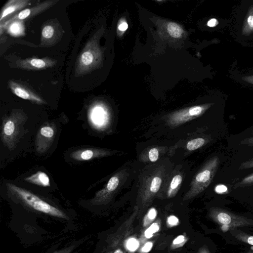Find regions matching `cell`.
<instances>
[{
    "label": "cell",
    "mask_w": 253,
    "mask_h": 253,
    "mask_svg": "<svg viewBox=\"0 0 253 253\" xmlns=\"http://www.w3.org/2000/svg\"><path fill=\"white\" fill-rule=\"evenodd\" d=\"M247 253H253V251H250V252H248Z\"/></svg>",
    "instance_id": "37"
},
{
    "label": "cell",
    "mask_w": 253,
    "mask_h": 253,
    "mask_svg": "<svg viewBox=\"0 0 253 253\" xmlns=\"http://www.w3.org/2000/svg\"><path fill=\"white\" fill-rule=\"evenodd\" d=\"M55 134L53 125L47 124L42 126L37 134L35 146L36 151L40 154L45 152L52 143Z\"/></svg>",
    "instance_id": "8"
},
{
    "label": "cell",
    "mask_w": 253,
    "mask_h": 253,
    "mask_svg": "<svg viewBox=\"0 0 253 253\" xmlns=\"http://www.w3.org/2000/svg\"><path fill=\"white\" fill-rule=\"evenodd\" d=\"M153 247V243L151 242H147L141 249L142 253H147L149 252Z\"/></svg>",
    "instance_id": "30"
},
{
    "label": "cell",
    "mask_w": 253,
    "mask_h": 253,
    "mask_svg": "<svg viewBox=\"0 0 253 253\" xmlns=\"http://www.w3.org/2000/svg\"><path fill=\"white\" fill-rule=\"evenodd\" d=\"M25 180L39 186L48 187L50 186L49 178L45 172L38 171L36 173L27 177Z\"/></svg>",
    "instance_id": "14"
},
{
    "label": "cell",
    "mask_w": 253,
    "mask_h": 253,
    "mask_svg": "<svg viewBox=\"0 0 253 253\" xmlns=\"http://www.w3.org/2000/svg\"><path fill=\"white\" fill-rule=\"evenodd\" d=\"M89 124L92 128L103 130L109 122V114L107 108L102 103L96 102L92 104L87 112Z\"/></svg>",
    "instance_id": "5"
},
{
    "label": "cell",
    "mask_w": 253,
    "mask_h": 253,
    "mask_svg": "<svg viewBox=\"0 0 253 253\" xmlns=\"http://www.w3.org/2000/svg\"><path fill=\"white\" fill-rule=\"evenodd\" d=\"M182 180V177L180 175L177 174L175 175L170 182V189L174 190L176 189L181 184Z\"/></svg>",
    "instance_id": "23"
},
{
    "label": "cell",
    "mask_w": 253,
    "mask_h": 253,
    "mask_svg": "<svg viewBox=\"0 0 253 253\" xmlns=\"http://www.w3.org/2000/svg\"><path fill=\"white\" fill-rule=\"evenodd\" d=\"M8 85L11 91L20 98L39 104L45 103L44 100L37 94L21 84L10 80L8 82Z\"/></svg>",
    "instance_id": "11"
},
{
    "label": "cell",
    "mask_w": 253,
    "mask_h": 253,
    "mask_svg": "<svg viewBox=\"0 0 253 253\" xmlns=\"http://www.w3.org/2000/svg\"><path fill=\"white\" fill-rule=\"evenodd\" d=\"M198 253H210V252L206 247H203L199 249Z\"/></svg>",
    "instance_id": "34"
},
{
    "label": "cell",
    "mask_w": 253,
    "mask_h": 253,
    "mask_svg": "<svg viewBox=\"0 0 253 253\" xmlns=\"http://www.w3.org/2000/svg\"><path fill=\"white\" fill-rule=\"evenodd\" d=\"M162 183V179L158 176L154 177L150 185V191L153 193H156L159 190Z\"/></svg>",
    "instance_id": "22"
},
{
    "label": "cell",
    "mask_w": 253,
    "mask_h": 253,
    "mask_svg": "<svg viewBox=\"0 0 253 253\" xmlns=\"http://www.w3.org/2000/svg\"><path fill=\"white\" fill-rule=\"evenodd\" d=\"M253 168V157L242 163L239 167V169Z\"/></svg>",
    "instance_id": "28"
},
{
    "label": "cell",
    "mask_w": 253,
    "mask_h": 253,
    "mask_svg": "<svg viewBox=\"0 0 253 253\" xmlns=\"http://www.w3.org/2000/svg\"><path fill=\"white\" fill-rule=\"evenodd\" d=\"M210 217L217 223L224 231L238 227L253 224V220L246 217L235 214L226 210L214 207L211 209Z\"/></svg>",
    "instance_id": "4"
},
{
    "label": "cell",
    "mask_w": 253,
    "mask_h": 253,
    "mask_svg": "<svg viewBox=\"0 0 253 253\" xmlns=\"http://www.w3.org/2000/svg\"><path fill=\"white\" fill-rule=\"evenodd\" d=\"M126 246L130 251H132L135 250L137 248L138 246V243L135 239L130 238L128 240L126 243Z\"/></svg>",
    "instance_id": "25"
},
{
    "label": "cell",
    "mask_w": 253,
    "mask_h": 253,
    "mask_svg": "<svg viewBox=\"0 0 253 253\" xmlns=\"http://www.w3.org/2000/svg\"><path fill=\"white\" fill-rule=\"evenodd\" d=\"M148 156L151 162H154L156 161L159 157V152L158 150L155 148L150 149L149 152Z\"/></svg>",
    "instance_id": "26"
},
{
    "label": "cell",
    "mask_w": 253,
    "mask_h": 253,
    "mask_svg": "<svg viewBox=\"0 0 253 253\" xmlns=\"http://www.w3.org/2000/svg\"><path fill=\"white\" fill-rule=\"evenodd\" d=\"M56 63L55 60L48 57L19 59L15 63L17 67L30 70H43L53 67Z\"/></svg>",
    "instance_id": "9"
},
{
    "label": "cell",
    "mask_w": 253,
    "mask_h": 253,
    "mask_svg": "<svg viewBox=\"0 0 253 253\" xmlns=\"http://www.w3.org/2000/svg\"><path fill=\"white\" fill-rule=\"evenodd\" d=\"M63 32L60 24L55 20L47 22L42 27L41 45L50 46L55 44L60 40Z\"/></svg>",
    "instance_id": "6"
},
{
    "label": "cell",
    "mask_w": 253,
    "mask_h": 253,
    "mask_svg": "<svg viewBox=\"0 0 253 253\" xmlns=\"http://www.w3.org/2000/svg\"><path fill=\"white\" fill-rule=\"evenodd\" d=\"M160 229L159 225L157 222L153 223L145 231L144 235L147 238L152 237L154 234L157 232Z\"/></svg>",
    "instance_id": "21"
},
{
    "label": "cell",
    "mask_w": 253,
    "mask_h": 253,
    "mask_svg": "<svg viewBox=\"0 0 253 253\" xmlns=\"http://www.w3.org/2000/svg\"><path fill=\"white\" fill-rule=\"evenodd\" d=\"M7 32L13 36H20L24 35V26L22 21H13L4 27Z\"/></svg>",
    "instance_id": "15"
},
{
    "label": "cell",
    "mask_w": 253,
    "mask_h": 253,
    "mask_svg": "<svg viewBox=\"0 0 253 253\" xmlns=\"http://www.w3.org/2000/svg\"><path fill=\"white\" fill-rule=\"evenodd\" d=\"M167 30L169 35L174 38H180L183 33L180 26L174 22H169L167 24Z\"/></svg>",
    "instance_id": "17"
},
{
    "label": "cell",
    "mask_w": 253,
    "mask_h": 253,
    "mask_svg": "<svg viewBox=\"0 0 253 253\" xmlns=\"http://www.w3.org/2000/svg\"><path fill=\"white\" fill-rule=\"evenodd\" d=\"M205 143V139L203 138H197L189 141L186 147L190 151L195 150L202 147Z\"/></svg>",
    "instance_id": "18"
},
{
    "label": "cell",
    "mask_w": 253,
    "mask_h": 253,
    "mask_svg": "<svg viewBox=\"0 0 253 253\" xmlns=\"http://www.w3.org/2000/svg\"><path fill=\"white\" fill-rule=\"evenodd\" d=\"M186 241L185 237L183 235H179L175 238L173 242L172 245L175 247H178L180 246H182Z\"/></svg>",
    "instance_id": "24"
},
{
    "label": "cell",
    "mask_w": 253,
    "mask_h": 253,
    "mask_svg": "<svg viewBox=\"0 0 253 253\" xmlns=\"http://www.w3.org/2000/svg\"><path fill=\"white\" fill-rule=\"evenodd\" d=\"M253 185V173L245 176L240 181L236 183L234 188H239Z\"/></svg>",
    "instance_id": "19"
},
{
    "label": "cell",
    "mask_w": 253,
    "mask_h": 253,
    "mask_svg": "<svg viewBox=\"0 0 253 253\" xmlns=\"http://www.w3.org/2000/svg\"><path fill=\"white\" fill-rule=\"evenodd\" d=\"M114 253H124L123 251L120 249H118L116 250H115L114 252Z\"/></svg>",
    "instance_id": "36"
},
{
    "label": "cell",
    "mask_w": 253,
    "mask_h": 253,
    "mask_svg": "<svg viewBox=\"0 0 253 253\" xmlns=\"http://www.w3.org/2000/svg\"><path fill=\"white\" fill-rule=\"evenodd\" d=\"M233 236L239 241L253 245V236L237 229L230 230Z\"/></svg>",
    "instance_id": "16"
},
{
    "label": "cell",
    "mask_w": 253,
    "mask_h": 253,
    "mask_svg": "<svg viewBox=\"0 0 253 253\" xmlns=\"http://www.w3.org/2000/svg\"><path fill=\"white\" fill-rule=\"evenodd\" d=\"M105 154V152L100 149H83L73 152L71 154V157L75 160L83 161L90 160Z\"/></svg>",
    "instance_id": "13"
},
{
    "label": "cell",
    "mask_w": 253,
    "mask_h": 253,
    "mask_svg": "<svg viewBox=\"0 0 253 253\" xmlns=\"http://www.w3.org/2000/svg\"><path fill=\"white\" fill-rule=\"evenodd\" d=\"M167 223L170 227L174 226L179 223V219L176 216L171 215L167 218Z\"/></svg>",
    "instance_id": "27"
},
{
    "label": "cell",
    "mask_w": 253,
    "mask_h": 253,
    "mask_svg": "<svg viewBox=\"0 0 253 253\" xmlns=\"http://www.w3.org/2000/svg\"><path fill=\"white\" fill-rule=\"evenodd\" d=\"M244 80L248 83L253 84V76L245 77Z\"/></svg>",
    "instance_id": "35"
},
{
    "label": "cell",
    "mask_w": 253,
    "mask_h": 253,
    "mask_svg": "<svg viewBox=\"0 0 253 253\" xmlns=\"http://www.w3.org/2000/svg\"><path fill=\"white\" fill-rule=\"evenodd\" d=\"M102 60V51L97 36L94 35L87 42L77 58L76 75L80 76L92 71L99 66Z\"/></svg>",
    "instance_id": "1"
},
{
    "label": "cell",
    "mask_w": 253,
    "mask_h": 253,
    "mask_svg": "<svg viewBox=\"0 0 253 253\" xmlns=\"http://www.w3.org/2000/svg\"><path fill=\"white\" fill-rule=\"evenodd\" d=\"M218 24V21L216 19H210L207 23V25L210 27H215Z\"/></svg>",
    "instance_id": "32"
},
{
    "label": "cell",
    "mask_w": 253,
    "mask_h": 253,
    "mask_svg": "<svg viewBox=\"0 0 253 253\" xmlns=\"http://www.w3.org/2000/svg\"><path fill=\"white\" fill-rule=\"evenodd\" d=\"M26 116L22 111L16 110L3 120L1 126V140L3 145L10 150L14 148L19 138L22 126Z\"/></svg>",
    "instance_id": "3"
},
{
    "label": "cell",
    "mask_w": 253,
    "mask_h": 253,
    "mask_svg": "<svg viewBox=\"0 0 253 253\" xmlns=\"http://www.w3.org/2000/svg\"><path fill=\"white\" fill-rule=\"evenodd\" d=\"M157 214L156 210L154 208H151L144 217L143 226L145 227L149 225L155 219Z\"/></svg>",
    "instance_id": "20"
},
{
    "label": "cell",
    "mask_w": 253,
    "mask_h": 253,
    "mask_svg": "<svg viewBox=\"0 0 253 253\" xmlns=\"http://www.w3.org/2000/svg\"><path fill=\"white\" fill-rule=\"evenodd\" d=\"M247 23L248 27L251 30H253V15H250L247 19Z\"/></svg>",
    "instance_id": "31"
},
{
    "label": "cell",
    "mask_w": 253,
    "mask_h": 253,
    "mask_svg": "<svg viewBox=\"0 0 253 253\" xmlns=\"http://www.w3.org/2000/svg\"><path fill=\"white\" fill-rule=\"evenodd\" d=\"M127 24L126 22H122L119 25L118 29L121 31H125L127 29Z\"/></svg>",
    "instance_id": "33"
},
{
    "label": "cell",
    "mask_w": 253,
    "mask_h": 253,
    "mask_svg": "<svg viewBox=\"0 0 253 253\" xmlns=\"http://www.w3.org/2000/svg\"><path fill=\"white\" fill-rule=\"evenodd\" d=\"M210 106V104L196 106L176 112L171 116L170 122L173 125H177L184 123L189 120L200 116L204 113Z\"/></svg>",
    "instance_id": "10"
},
{
    "label": "cell",
    "mask_w": 253,
    "mask_h": 253,
    "mask_svg": "<svg viewBox=\"0 0 253 253\" xmlns=\"http://www.w3.org/2000/svg\"><path fill=\"white\" fill-rule=\"evenodd\" d=\"M29 0H10L2 7L0 16V23L6 19V17L23 9L29 4Z\"/></svg>",
    "instance_id": "12"
},
{
    "label": "cell",
    "mask_w": 253,
    "mask_h": 253,
    "mask_svg": "<svg viewBox=\"0 0 253 253\" xmlns=\"http://www.w3.org/2000/svg\"><path fill=\"white\" fill-rule=\"evenodd\" d=\"M57 1V0L44 1L31 8L24 9L7 19L3 23H0V26H2L4 28L13 21H22L26 18L36 16L46 10Z\"/></svg>",
    "instance_id": "7"
},
{
    "label": "cell",
    "mask_w": 253,
    "mask_h": 253,
    "mask_svg": "<svg viewBox=\"0 0 253 253\" xmlns=\"http://www.w3.org/2000/svg\"><path fill=\"white\" fill-rule=\"evenodd\" d=\"M7 186L11 193L34 210L53 216L66 218L65 214L61 210L36 195L11 183H7Z\"/></svg>",
    "instance_id": "2"
},
{
    "label": "cell",
    "mask_w": 253,
    "mask_h": 253,
    "mask_svg": "<svg viewBox=\"0 0 253 253\" xmlns=\"http://www.w3.org/2000/svg\"><path fill=\"white\" fill-rule=\"evenodd\" d=\"M240 144L253 147V135L241 140Z\"/></svg>",
    "instance_id": "29"
}]
</instances>
